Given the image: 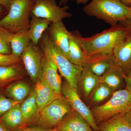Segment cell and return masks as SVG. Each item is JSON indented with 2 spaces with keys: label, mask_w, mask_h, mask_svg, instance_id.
<instances>
[{
  "label": "cell",
  "mask_w": 131,
  "mask_h": 131,
  "mask_svg": "<svg viewBox=\"0 0 131 131\" xmlns=\"http://www.w3.org/2000/svg\"><path fill=\"white\" fill-rule=\"evenodd\" d=\"M131 31L120 24L90 37H82V44L86 58L101 52L113 51Z\"/></svg>",
  "instance_id": "obj_1"
},
{
  "label": "cell",
  "mask_w": 131,
  "mask_h": 131,
  "mask_svg": "<svg viewBox=\"0 0 131 131\" xmlns=\"http://www.w3.org/2000/svg\"><path fill=\"white\" fill-rule=\"evenodd\" d=\"M83 11L87 15L102 20L112 26L131 16V7L119 0H92L83 8Z\"/></svg>",
  "instance_id": "obj_2"
},
{
  "label": "cell",
  "mask_w": 131,
  "mask_h": 131,
  "mask_svg": "<svg viewBox=\"0 0 131 131\" xmlns=\"http://www.w3.org/2000/svg\"><path fill=\"white\" fill-rule=\"evenodd\" d=\"M35 0H12L7 14L0 19V27L12 33L28 30Z\"/></svg>",
  "instance_id": "obj_3"
},
{
  "label": "cell",
  "mask_w": 131,
  "mask_h": 131,
  "mask_svg": "<svg viewBox=\"0 0 131 131\" xmlns=\"http://www.w3.org/2000/svg\"><path fill=\"white\" fill-rule=\"evenodd\" d=\"M40 47L43 52L51 57L62 76L75 90H78V83L83 68L76 65L58 51L50 40L46 31L45 32L39 41Z\"/></svg>",
  "instance_id": "obj_4"
},
{
  "label": "cell",
  "mask_w": 131,
  "mask_h": 131,
  "mask_svg": "<svg viewBox=\"0 0 131 131\" xmlns=\"http://www.w3.org/2000/svg\"><path fill=\"white\" fill-rule=\"evenodd\" d=\"M131 108V91L125 89L114 91L107 102L95 107L91 111L96 123L105 121Z\"/></svg>",
  "instance_id": "obj_5"
},
{
  "label": "cell",
  "mask_w": 131,
  "mask_h": 131,
  "mask_svg": "<svg viewBox=\"0 0 131 131\" xmlns=\"http://www.w3.org/2000/svg\"><path fill=\"white\" fill-rule=\"evenodd\" d=\"M73 109L63 96L53 101L40 110L38 123L43 128L54 129Z\"/></svg>",
  "instance_id": "obj_6"
},
{
  "label": "cell",
  "mask_w": 131,
  "mask_h": 131,
  "mask_svg": "<svg viewBox=\"0 0 131 131\" xmlns=\"http://www.w3.org/2000/svg\"><path fill=\"white\" fill-rule=\"evenodd\" d=\"M69 8L67 5L59 6L56 0H35L31 14L55 23L72 17L73 14L68 12Z\"/></svg>",
  "instance_id": "obj_7"
},
{
  "label": "cell",
  "mask_w": 131,
  "mask_h": 131,
  "mask_svg": "<svg viewBox=\"0 0 131 131\" xmlns=\"http://www.w3.org/2000/svg\"><path fill=\"white\" fill-rule=\"evenodd\" d=\"M44 56L40 47L31 41L20 58L27 72L35 82L42 76V61Z\"/></svg>",
  "instance_id": "obj_8"
},
{
  "label": "cell",
  "mask_w": 131,
  "mask_h": 131,
  "mask_svg": "<svg viewBox=\"0 0 131 131\" xmlns=\"http://www.w3.org/2000/svg\"><path fill=\"white\" fill-rule=\"evenodd\" d=\"M61 91L63 96L73 110L79 113L86 120L94 131H100L92 111L82 100L78 91L71 86L67 82L62 84Z\"/></svg>",
  "instance_id": "obj_9"
},
{
  "label": "cell",
  "mask_w": 131,
  "mask_h": 131,
  "mask_svg": "<svg viewBox=\"0 0 131 131\" xmlns=\"http://www.w3.org/2000/svg\"><path fill=\"white\" fill-rule=\"evenodd\" d=\"M115 64L113 51L101 52L86 58L83 68L98 77L107 72Z\"/></svg>",
  "instance_id": "obj_10"
},
{
  "label": "cell",
  "mask_w": 131,
  "mask_h": 131,
  "mask_svg": "<svg viewBox=\"0 0 131 131\" xmlns=\"http://www.w3.org/2000/svg\"><path fill=\"white\" fill-rule=\"evenodd\" d=\"M46 32L54 47L68 59L70 32L68 30L62 21L51 23Z\"/></svg>",
  "instance_id": "obj_11"
},
{
  "label": "cell",
  "mask_w": 131,
  "mask_h": 131,
  "mask_svg": "<svg viewBox=\"0 0 131 131\" xmlns=\"http://www.w3.org/2000/svg\"><path fill=\"white\" fill-rule=\"evenodd\" d=\"M44 53L45 56L42 61L41 77L56 93L62 95L61 91L62 79L59 74L57 66L50 55L45 52Z\"/></svg>",
  "instance_id": "obj_12"
},
{
  "label": "cell",
  "mask_w": 131,
  "mask_h": 131,
  "mask_svg": "<svg viewBox=\"0 0 131 131\" xmlns=\"http://www.w3.org/2000/svg\"><path fill=\"white\" fill-rule=\"evenodd\" d=\"M116 64L122 68L125 75L131 71V31L113 50Z\"/></svg>",
  "instance_id": "obj_13"
},
{
  "label": "cell",
  "mask_w": 131,
  "mask_h": 131,
  "mask_svg": "<svg viewBox=\"0 0 131 131\" xmlns=\"http://www.w3.org/2000/svg\"><path fill=\"white\" fill-rule=\"evenodd\" d=\"M55 129L57 131H94L86 120L73 109Z\"/></svg>",
  "instance_id": "obj_14"
},
{
  "label": "cell",
  "mask_w": 131,
  "mask_h": 131,
  "mask_svg": "<svg viewBox=\"0 0 131 131\" xmlns=\"http://www.w3.org/2000/svg\"><path fill=\"white\" fill-rule=\"evenodd\" d=\"M36 83L34 90L36 101L40 111L53 101L63 97L56 93L41 77Z\"/></svg>",
  "instance_id": "obj_15"
},
{
  "label": "cell",
  "mask_w": 131,
  "mask_h": 131,
  "mask_svg": "<svg viewBox=\"0 0 131 131\" xmlns=\"http://www.w3.org/2000/svg\"><path fill=\"white\" fill-rule=\"evenodd\" d=\"M82 37L78 30L70 32L68 58L72 63L81 66L86 58L82 46Z\"/></svg>",
  "instance_id": "obj_16"
},
{
  "label": "cell",
  "mask_w": 131,
  "mask_h": 131,
  "mask_svg": "<svg viewBox=\"0 0 131 131\" xmlns=\"http://www.w3.org/2000/svg\"><path fill=\"white\" fill-rule=\"evenodd\" d=\"M20 109L25 125L38 122L40 111L36 101L35 90L20 105Z\"/></svg>",
  "instance_id": "obj_17"
},
{
  "label": "cell",
  "mask_w": 131,
  "mask_h": 131,
  "mask_svg": "<svg viewBox=\"0 0 131 131\" xmlns=\"http://www.w3.org/2000/svg\"><path fill=\"white\" fill-rule=\"evenodd\" d=\"M125 76L122 68L115 64L106 74L99 77L100 83L106 84L115 91L118 90L125 81Z\"/></svg>",
  "instance_id": "obj_18"
},
{
  "label": "cell",
  "mask_w": 131,
  "mask_h": 131,
  "mask_svg": "<svg viewBox=\"0 0 131 131\" xmlns=\"http://www.w3.org/2000/svg\"><path fill=\"white\" fill-rule=\"evenodd\" d=\"M99 83V77L83 69L78 81V88L84 98H90Z\"/></svg>",
  "instance_id": "obj_19"
},
{
  "label": "cell",
  "mask_w": 131,
  "mask_h": 131,
  "mask_svg": "<svg viewBox=\"0 0 131 131\" xmlns=\"http://www.w3.org/2000/svg\"><path fill=\"white\" fill-rule=\"evenodd\" d=\"M2 122L7 129L14 130L25 125L20 109V105L18 103L2 115Z\"/></svg>",
  "instance_id": "obj_20"
},
{
  "label": "cell",
  "mask_w": 131,
  "mask_h": 131,
  "mask_svg": "<svg viewBox=\"0 0 131 131\" xmlns=\"http://www.w3.org/2000/svg\"><path fill=\"white\" fill-rule=\"evenodd\" d=\"M30 25L28 30L31 41L37 45L46 30L51 22L46 19L42 18L31 15Z\"/></svg>",
  "instance_id": "obj_21"
},
{
  "label": "cell",
  "mask_w": 131,
  "mask_h": 131,
  "mask_svg": "<svg viewBox=\"0 0 131 131\" xmlns=\"http://www.w3.org/2000/svg\"><path fill=\"white\" fill-rule=\"evenodd\" d=\"M31 41L28 30L13 33L10 40L12 54L15 56L20 58Z\"/></svg>",
  "instance_id": "obj_22"
},
{
  "label": "cell",
  "mask_w": 131,
  "mask_h": 131,
  "mask_svg": "<svg viewBox=\"0 0 131 131\" xmlns=\"http://www.w3.org/2000/svg\"><path fill=\"white\" fill-rule=\"evenodd\" d=\"M100 131H131V126L123 113L115 115L101 122L98 127Z\"/></svg>",
  "instance_id": "obj_23"
},
{
  "label": "cell",
  "mask_w": 131,
  "mask_h": 131,
  "mask_svg": "<svg viewBox=\"0 0 131 131\" xmlns=\"http://www.w3.org/2000/svg\"><path fill=\"white\" fill-rule=\"evenodd\" d=\"M24 74L20 63L8 66H0V86L18 80Z\"/></svg>",
  "instance_id": "obj_24"
},
{
  "label": "cell",
  "mask_w": 131,
  "mask_h": 131,
  "mask_svg": "<svg viewBox=\"0 0 131 131\" xmlns=\"http://www.w3.org/2000/svg\"><path fill=\"white\" fill-rule=\"evenodd\" d=\"M30 91L28 84L23 82H18L8 87L6 93L13 100L19 103L25 100Z\"/></svg>",
  "instance_id": "obj_25"
},
{
  "label": "cell",
  "mask_w": 131,
  "mask_h": 131,
  "mask_svg": "<svg viewBox=\"0 0 131 131\" xmlns=\"http://www.w3.org/2000/svg\"><path fill=\"white\" fill-rule=\"evenodd\" d=\"M114 90L106 84L100 83L91 96L93 104L100 103L112 95Z\"/></svg>",
  "instance_id": "obj_26"
},
{
  "label": "cell",
  "mask_w": 131,
  "mask_h": 131,
  "mask_svg": "<svg viewBox=\"0 0 131 131\" xmlns=\"http://www.w3.org/2000/svg\"><path fill=\"white\" fill-rule=\"evenodd\" d=\"M13 34L0 27V54L5 55L12 54L10 40Z\"/></svg>",
  "instance_id": "obj_27"
},
{
  "label": "cell",
  "mask_w": 131,
  "mask_h": 131,
  "mask_svg": "<svg viewBox=\"0 0 131 131\" xmlns=\"http://www.w3.org/2000/svg\"><path fill=\"white\" fill-rule=\"evenodd\" d=\"M18 103L12 99L0 95V116L5 114Z\"/></svg>",
  "instance_id": "obj_28"
},
{
  "label": "cell",
  "mask_w": 131,
  "mask_h": 131,
  "mask_svg": "<svg viewBox=\"0 0 131 131\" xmlns=\"http://www.w3.org/2000/svg\"><path fill=\"white\" fill-rule=\"evenodd\" d=\"M21 58L15 56L13 54L5 55L0 54V66H8L20 63Z\"/></svg>",
  "instance_id": "obj_29"
},
{
  "label": "cell",
  "mask_w": 131,
  "mask_h": 131,
  "mask_svg": "<svg viewBox=\"0 0 131 131\" xmlns=\"http://www.w3.org/2000/svg\"><path fill=\"white\" fill-rule=\"evenodd\" d=\"M18 131H57L54 128L52 129H47L43 127H26L20 129Z\"/></svg>",
  "instance_id": "obj_30"
},
{
  "label": "cell",
  "mask_w": 131,
  "mask_h": 131,
  "mask_svg": "<svg viewBox=\"0 0 131 131\" xmlns=\"http://www.w3.org/2000/svg\"><path fill=\"white\" fill-rule=\"evenodd\" d=\"M125 81L126 84V89L131 91V71L125 76Z\"/></svg>",
  "instance_id": "obj_31"
},
{
  "label": "cell",
  "mask_w": 131,
  "mask_h": 131,
  "mask_svg": "<svg viewBox=\"0 0 131 131\" xmlns=\"http://www.w3.org/2000/svg\"><path fill=\"white\" fill-rule=\"evenodd\" d=\"M12 0H0V5L4 6L6 10L7 13L9 11L12 3Z\"/></svg>",
  "instance_id": "obj_32"
},
{
  "label": "cell",
  "mask_w": 131,
  "mask_h": 131,
  "mask_svg": "<svg viewBox=\"0 0 131 131\" xmlns=\"http://www.w3.org/2000/svg\"><path fill=\"white\" fill-rule=\"evenodd\" d=\"M123 114L125 119L131 126V108L126 112L123 113Z\"/></svg>",
  "instance_id": "obj_33"
},
{
  "label": "cell",
  "mask_w": 131,
  "mask_h": 131,
  "mask_svg": "<svg viewBox=\"0 0 131 131\" xmlns=\"http://www.w3.org/2000/svg\"><path fill=\"white\" fill-rule=\"evenodd\" d=\"M119 24L129 27L131 30V16L125 21L120 22Z\"/></svg>",
  "instance_id": "obj_34"
},
{
  "label": "cell",
  "mask_w": 131,
  "mask_h": 131,
  "mask_svg": "<svg viewBox=\"0 0 131 131\" xmlns=\"http://www.w3.org/2000/svg\"><path fill=\"white\" fill-rule=\"evenodd\" d=\"M74 0H60L59 2V6H63L66 5L67 3L69 1H73Z\"/></svg>",
  "instance_id": "obj_35"
},
{
  "label": "cell",
  "mask_w": 131,
  "mask_h": 131,
  "mask_svg": "<svg viewBox=\"0 0 131 131\" xmlns=\"http://www.w3.org/2000/svg\"><path fill=\"white\" fill-rule=\"evenodd\" d=\"M6 13H7L6 8L2 5H0V16H2Z\"/></svg>",
  "instance_id": "obj_36"
},
{
  "label": "cell",
  "mask_w": 131,
  "mask_h": 131,
  "mask_svg": "<svg viewBox=\"0 0 131 131\" xmlns=\"http://www.w3.org/2000/svg\"><path fill=\"white\" fill-rule=\"evenodd\" d=\"M128 6L131 7V0H119Z\"/></svg>",
  "instance_id": "obj_37"
},
{
  "label": "cell",
  "mask_w": 131,
  "mask_h": 131,
  "mask_svg": "<svg viewBox=\"0 0 131 131\" xmlns=\"http://www.w3.org/2000/svg\"><path fill=\"white\" fill-rule=\"evenodd\" d=\"M76 2L78 5L80 4H86L88 1V0H75Z\"/></svg>",
  "instance_id": "obj_38"
},
{
  "label": "cell",
  "mask_w": 131,
  "mask_h": 131,
  "mask_svg": "<svg viewBox=\"0 0 131 131\" xmlns=\"http://www.w3.org/2000/svg\"><path fill=\"white\" fill-rule=\"evenodd\" d=\"M0 131H8L7 129L1 122H0Z\"/></svg>",
  "instance_id": "obj_39"
}]
</instances>
